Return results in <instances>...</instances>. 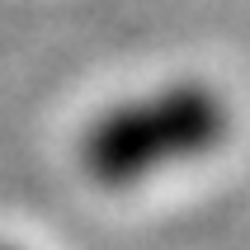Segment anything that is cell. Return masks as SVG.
<instances>
[{"mask_svg": "<svg viewBox=\"0 0 250 250\" xmlns=\"http://www.w3.org/2000/svg\"><path fill=\"white\" fill-rule=\"evenodd\" d=\"M227 127L231 113L212 85L170 81L99 113L81 137V170L99 189H137L212 156L227 142Z\"/></svg>", "mask_w": 250, "mask_h": 250, "instance_id": "6da1fadb", "label": "cell"}, {"mask_svg": "<svg viewBox=\"0 0 250 250\" xmlns=\"http://www.w3.org/2000/svg\"><path fill=\"white\" fill-rule=\"evenodd\" d=\"M0 250H19V246H0Z\"/></svg>", "mask_w": 250, "mask_h": 250, "instance_id": "7a4b0ae2", "label": "cell"}]
</instances>
